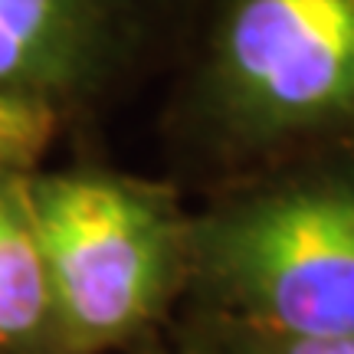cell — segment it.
Masks as SVG:
<instances>
[{
	"label": "cell",
	"mask_w": 354,
	"mask_h": 354,
	"mask_svg": "<svg viewBox=\"0 0 354 354\" xmlns=\"http://www.w3.org/2000/svg\"><path fill=\"white\" fill-rule=\"evenodd\" d=\"M69 128L73 122L56 102L24 88H0V171H43V158Z\"/></svg>",
	"instance_id": "cell-6"
},
{
	"label": "cell",
	"mask_w": 354,
	"mask_h": 354,
	"mask_svg": "<svg viewBox=\"0 0 354 354\" xmlns=\"http://www.w3.org/2000/svg\"><path fill=\"white\" fill-rule=\"evenodd\" d=\"M46 259L56 348L105 351L138 335L187 272V220L174 194L102 167L26 174Z\"/></svg>",
	"instance_id": "cell-3"
},
{
	"label": "cell",
	"mask_w": 354,
	"mask_h": 354,
	"mask_svg": "<svg viewBox=\"0 0 354 354\" xmlns=\"http://www.w3.org/2000/svg\"><path fill=\"white\" fill-rule=\"evenodd\" d=\"M250 354H354V335H344V338H266V335H250Z\"/></svg>",
	"instance_id": "cell-7"
},
{
	"label": "cell",
	"mask_w": 354,
	"mask_h": 354,
	"mask_svg": "<svg viewBox=\"0 0 354 354\" xmlns=\"http://www.w3.org/2000/svg\"><path fill=\"white\" fill-rule=\"evenodd\" d=\"M171 131L233 180L354 148V0H194Z\"/></svg>",
	"instance_id": "cell-1"
},
{
	"label": "cell",
	"mask_w": 354,
	"mask_h": 354,
	"mask_svg": "<svg viewBox=\"0 0 354 354\" xmlns=\"http://www.w3.org/2000/svg\"><path fill=\"white\" fill-rule=\"evenodd\" d=\"M46 344H56V322L26 174L0 171V351Z\"/></svg>",
	"instance_id": "cell-5"
},
{
	"label": "cell",
	"mask_w": 354,
	"mask_h": 354,
	"mask_svg": "<svg viewBox=\"0 0 354 354\" xmlns=\"http://www.w3.org/2000/svg\"><path fill=\"white\" fill-rule=\"evenodd\" d=\"M187 272L250 335H354V148L236 177L187 220Z\"/></svg>",
	"instance_id": "cell-2"
},
{
	"label": "cell",
	"mask_w": 354,
	"mask_h": 354,
	"mask_svg": "<svg viewBox=\"0 0 354 354\" xmlns=\"http://www.w3.org/2000/svg\"><path fill=\"white\" fill-rule=\"evenodd\" d=\"M190 13L194 0H0V88L37 92L76 125L171 63Z\"/></svg>",
	"instance_id": "cell-4"
}]
</instances>
